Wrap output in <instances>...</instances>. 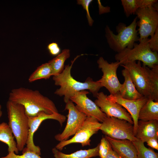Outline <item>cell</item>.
Here are the masks:
<instances>
[{"label":"cell","mask_w":158,"mask_h":158,"mask_svg":"<svg viewBox=\"0 0 158 158\" xmlns=\"http://www.w3.org/2000/svg\"><path fill=\"white\" fill-rule=\"evenodd\" d=\"M146 142L150 147L158 150V139L152 138L148 140Z\"/></svg>","instance_id":"obj_33"},{"label":"cell","mask_w":158,"mask_h":158,"mask_svg":"<svg viewBox=\"0 0 158 158\" xmlns=\"http://www.w3.org/2000/svg\"><path fill=\"white\" fill-rule=\"evenodd\" d=\"M107 95L103 92H98L95 103L107 117H114L126 120L133 125L130 114L120 104L107 99Z\"/></svg>","instance_id":"obj_14"},{"label":"cell","mask_w":158,"mask_h":158,"mask_svg":"<svg viewBox=\"0 0 158 158\" xmlns=\"http://www.w3.org/2000/svg\"><path fill=\"white\" fill-rule=\"evenodd\" d=\"M80 56H77L72 61L71 65H66L61 73L53 76L55 85L60 86L56 90L54 94L61 97L64 96V101L66 103L75 94L86 90H89L93 96L96 97L99 90L102 87L99 83L97 81H94L90 77H88L84 82H81L76 80L71 76V70L73 64Z\"/></svg>","instance_id":"obj_2"},{"label":"cell","mask_w":158,"mask_h":158,"mask_svg":"<svg viewBox=\"0 0 158 158\" xmlns=\"http://www.w3.org/2000/svg\"><path fill=\"white\" fill-rule=\"evenodd\" d=\"M22 151L21 155H18L13 152H11L8 153L5 156L0 158H42L40 155L29 150L26 147H24Z\"/></svg>","instance_id":"obj_27"},{"label":"cell","mask_w":158,"mask_h":158,"mask_svg":"<svg viewBox=\"0 0 158 158\" xmlns=\"http://www.w3.org/2000/svg\"><path fill=\"white\" fill-rule=\"evenodd\" d=\"M111 147V145L107 140L103 137L99 143V155L100 158H104Z\"/></svg>","instance_id":"obj_28"},{"label":"cell","mask_w":158,"mask_h":158,"mask_svg":"<svg viewBox=\"0 0 158 158\" xmlns=\"http://www.w3.org/2000/svg\"><path fill=\"white\" fill-rule=\"evenodd\" d=\"M48 49L50 54L53 56L59 54L61 49L58 44L55 42L49 44L47 46Z\"/></svg>","instance_id":"obj_31"},{"label":"cell","mask_w":158,"mask_h":158,"mask_svg":"<svg viewBox=\"0 0 158 158\" xmlns=\"http://www.w3.org/2000/svg\"><path fill=\"white\" fill-rule=\"evenodd\" d=\"M136 16L128 26L120 23L116 27L117 35L114 34L107 25L105 29V36L109 47L113 51L119 53L126 48L132 49L135 42L139 41Z\"/></svg>","instance_id":"obj_3"},{"label":"cell","mask_w":158,"mask_h":158,"mask_svg":"<svg viewBox=\"0 0 158 158\" xmlns=\"http://www.w3.org/2000/svg\"><path fill=\"white\" fill-rule=\"evenodd\" d=\"M101 123L95 118L87 116L83 124L71 139L60 142L55 147L59 151L69 144L80 143L83 147L90 145V138L100 130Z\"/></svg>","instance_id":"obj_8"},{"label":"cell","mask_w":158,"mask_h":158,"mask_svg":"<svg viewBox=\"0 0 158 158\" xmlns=\"http://www.w3.org/2000/svg\"><path fill=\"white\" fill-rule=\"evenodd\" d=\"M14 137L8 124L4 122L0 124V141L8 145V153L13 152L17 154L19 150Z\"/></svg>","instance_id":"obj_21"},{"label":"cell","mask_w":158,"mask_h":158,"mask_svg":"<svg viewBox=\"0 0 158 158\" xmlns=\"http://www.w3.org/2000/svg\"><path fill=\"white\" fill-rule=\"evenodd\" d=\"M150 47L153 51H158V28H157L153 36L149 41Z\"/></svg>","instance_id":"obj_30"},{"label":"cell","mask_w":158,"mask_h":158,"mask_svg":"<svg viewBox=\"0 0 158 158\" xmlns=\"http://www.w3.org/2000/svg\"><path fill=\"white\" fill-rule=\"evenodd\" d=\"M8 124L15 138L18 150L22 151L26 145L29 127L28 117L22 105L8 101L6 104Z\"/></svg>","instance_id":"obj_4"},{"label":"cell","mask_w":158,"mask_h":158,"mask_svg":"<svg viewBox=\"0 0 158 158\" xmlns=\"http://www.w3.org/2000/svg\"><path fill=\"white\" fill-rule=\"evenodd\" d=\"M135 136L144 143L150 138L158 139V121L139 120Z\"/></svg>","instance_id":"obj_17"},{"label":"cell","mask_w":158,"mask_h":158,"mask_svg":"<svg viewBox=\"0 0 158 158\" xmlns=\"http://www.w3.org/2000/svg\"><path fill=\"white\" fill-rule=\"evenodd\" d=\"M152 93L151 99L158 102V65L155 64L150 69Z\"/></svg>","instance_id":"obj_25"},{"label":"cell","mask_w":158,"mask_h":158,"mask_svg":"<svg viewBox=\"0 0 158 158\" xmlns=\"http://www.w3.org/2000/svg\"><path fill=\"white\" fill-rule=\"evenodd\" d=\"M66 118V117L64 115L59 113L48 114L44 112H40L36 116L28 117L29 130L26 147L29 150L40 155L41 154V149L39 146L35 145L33 138L35 133L41 123L45 120L52 119L58 121L61 126L65 121Z\"/></svg>","instance_id":"obj_13"},{"label":"cell","mask_w":158,"mask_h":158,"mask_svg":"<svg viewBox=\"0 0 158 158\" xmlns=\"http://www.w3.org/2000/svg\"><path fill=\"white\" fill-rule=\"evenodd\" d=\"M112 150L121 158H137V151L132 141L117 139L105 135Z\"/></svg>","instance_id":"obj_16"},{"label":"cell","mask_w":158,"mask_h":158,"mask_svg":"<svg viewBox=\"0 0 158 158\" xmlns=\"http://www.w3.org/2000/svg\"><path fill=\"white\" fill-rule=\"evenodd\" d=\"M137 151V158H158V154L146 147L143 142L138 139L133 141Z\"/></svg>","instance_id":"obj_24"},{"label":"cell","mask_w":158,"mask_h":158,"mask_svg":"<svg viewBox=\"0 0 158 158\" xmlns=\"http://www.w3.org/2000/svg\"><path fill=\"white\" fill-rule=\"evenodd\" d=\"M8 100L22 105L28 117L36 116L42 112L48 114L59 113L54 102L38 90L23 87L14 89Z\"/></svg>","instance_id":"obj_1"},{"label":"cell","mask_w":158,"mask_h":158,"mask_svg":"<svg viewBox=\"0 0 158 158\" xmlns=\"http://www.w3.org/2000/svg\"><path fill=\"white\" fill-rule=\"evenodd\" d=\"M98 67L103 73L102 78L97 81L102 86L105 87L111 95H115L119 91L122 84L119 81L117 75V69L120 65L119 62L109 63L103 57L97 60Z\"/></svg>","instance_id":"obj_10"},{"label":"cell","mask_w":158,"mask_h":158,"mask_svg":"<svg viewBox=\"0 0 158 158\" xmlns=\"http://www.w3.org/2000/svg\"><path fill=\"white\" fill-rule=\"evenodd\" d=\"M121 1L124 12L127 18L130 15L135 14L139 8L137 0H121Z\"/></svg>","instance_id":"obj_26"},{"label":"cell","mask_w":158,"mask_h":158,"mask_svg":"<svg viewBox=\"0 0 158 158\" xmlns=\"http://www.w3.org/2000/svg\"><path fill=\"white\" fill-rule=\"evenodd\" d=\"M65 109L68 111L66 127L61 133L55 136V139L60 142L67 140L69 137L74 135L81 127L87 116L79 111L70 100L66 103Z\"/></svg>","instance_id":"obj_11"},{"label":"cell","mask_w":158,"mask_h":158,"mask_svg":"<svg viewBox=\"0 0 158 158\" xmlns=\"http://www.w3.org/2000/svg\"><path fill=\"white\" fill-rule=\"evenodd\" d=\"M99 158H100L99 157Z\"/></svg>","instance_id":"obj_36"},{"label":"cell","mask_w":158,"mask_h":158,"mask_svg":"<svg viewBox=\"0 0 158 158\" xmlns=\"http://www.w3.org/2000/svg\"><path fill=\"white\" fill-rule=\"evenodd\" d=\"M107 99L113 102L120 104L130 114L133 121L134 134L135 136L138 127V115L140 110L148 98L143 97L136 100H129L124 99L119 92L115 95L107 96Z\"/></svg>","instance_id":"obj_15"},{"label":"cell","mask_w":158,"mask_h":158,"mask_svg":"<svg viewBox=\"0 0 158 158\" xmlns=\"http://www.w3.org/2000/svg\"><path fill=\"white\" fill-rule=\"evenodd\" d=\"M128 71L137 91L143 97L150 99L152 87L150 68L142 66L140 61L129 62L121 65Z\"/></svg>","instance_id":"obj_7"},{"label":"cell","mask_w":158,"mask_h":158,"mask_svg":"<svg viewBox=\"0 0 158 158\" xmlns=\"http://www.w3.org/2000/svg\"><path fill=\"white\" fill-rule=\"evenodd\" d=\"M124 81L122 84L119 92L123 98L129 100H136L143 96L137 91L128 71L124 68L121 71Z\"/></svg>","instance_id":"obj_18"},{"label":"cell","mask_w":158,"mask_h":158,"mask_svg":"<svg viewBox=\"0 0 158 158\" xmlns=\"http://www.w3.org/2000/svg\"><path fill=\"white\" fill-rule=\"evenodd\" d=\"M99 143L95 147L88 150H81L70 154H64L55 147L52 149L54 158H90L99 156Z\"/></svg>","instance_id":"obj_19"},{"label":"cell","mask_w":158,"mask_h":158,"mask_svg":"<svg viewBox=\"0 0 158 158\" xmlns=\"http://www.w3.org/2000/svg\"><path fill=\"white\" fill-rule=\"evenodd\" d=\"M102 133L111 138L128 139L132 141L138 139L134 134L133 125L127 121L114 117H107L101 123L100 127Z\"/></svg>","instance_id":"obj_6"},{"label":"cell","mask_w":158,"mask_h":158,"mask_svg":"<svg viewBox=\"0 0 158 158\" xmlns=\"http://www.w3.org/2000/svg\"><path fill=\"white\" fill-rule=\"evenodd\" d=\"M51 76H52L51 68L49 63H47L37 68L29 77L28 81L31 83L41 79H47Z\"/></svg>","instance_id":"obj_23"},{"label":"cell","mask_w":158,"mask_h":158,"mask_svg":"<svg viewBox=\"0 0 158 158\" xmlns=\"http://www.w3.org/2000/svg\"><path fill=\"white\" fill-rule=\"evenodd\" d=\"M135 14L139 20L137 22L139 27L138 32L140 37L139 42L152 37L156 29L158 28V13L152 6L138 8Z\"/></svg>","instance_id":"obj_9"},{"label":"cell","mask_w":158,"mask_h":158,"mask_svg":"<svg viewBox=\"0 0 158 158\" xmlns=\"http://www.w3.org/2000/svg\"><path fill=\"white\" fill-rule=\"evenodd\" d=\"M138 118L144 121H158V102L148 99L140 109Z\"/></svg>","instance_id":"obj_20"},{"label":"cell","mask_w":158,"mask_h":158,"mask_svg":"<svg viewBox=\"0 0 158 158\" xmlns=\"http://www.w3.org/2000/svg\"><path fill=\"white\" fill-rule=\"evenodd\" d=\"M77 4L81 5L83 9H85L87 13V17L89 25L91 26L93 24L94 21L90 16L89 11V6L90 4L92 1V0H78Z\"/></svg>","instance_id":"obj_29"},{"label":"cell","mask_w":158,"mask_h":158,"mask_svg":"<svg viewBox=\"0 0 158 158\" xmlns=\"http://www.w3.org/2000/svg\"><path fill=\"white\" fill-rule=\"evenodd\" d=\"M104 158H121L112 149L111 146L109 152Z\"/></svg>","instance_id":"obj_34"},{"label":"cell","mask_w":158,"mask_h":158,"mask_svg":"<svg viewBox=\"0 0 158 158\" xmlns=\"http://www.w3.org/2000/svg\"><path fill=\"white\" fill-rule=\"evenodd\" d=\"M70 55L69 49H64L56 57L48 62L52 68L53 76L59 74L63 71L65 61L69 57Z\"/></svg>","instance_id":"obj_22"},{"label":"cell","mask_w":158,"mask_h":158,"mask_svg":"<svg viewBox=\"0 0 158 158\" xmlns=\"http://www.w3.org/2000/svg\"><path fill=\"white\" fill-rule=\"evenodd\" d=\"M89 92L84 90L80 91L71 97L70 100L75 103L76 108L87 116L93 117L102 123L107 117L95 102L87 96Z\"/></svg>","instance_id":"obj_12"},{"label":"cell","mask_w":158,"mask_h":158,"mask_svg":"<svg viewBox=\"0 0 158 158\" xmlns=\"http://www.w3.org/2000/svg\"><path fill=\"white\" fill-rule=\"evenodd\" d=\"M149 39L147 38L138 44L135 43L133 48H126L121 52L117 53L115 59L120 65L138 60L143 63L142 66L151 68L158 64L157 52L153 51L150 49Z\"/></svg>","instance_id":"obj_5"},{"label":"cell","mask_w":158,"mask_h":158,"mask_svg":"<svg viewBox=\"0 0 158 158\" xmlns=\"http://www.w3.org/2000/svg\"><path fill=\"white\" fill-rule=\"evenodd\" d=\"M157 0H137L139 8H144L152 6Z\"/></svg>","instance_id":"obj_32"},{"label":"cell","mask_w":158,"mask_h":158,"mask_svg":"<svg viewBox=\"0 0 158 158\" xmlns=\"http://www.w3.org/2000/svg\"><path fill=\"white\" fill-rule=\"evenodd\" d=\"M2 112L1 111V104H0V118L2 116Z\"/></svg>","instance_id":"obj_35"}]
</instances>
